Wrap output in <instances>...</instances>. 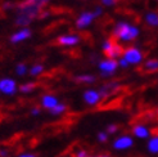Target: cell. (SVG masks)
<instances>
[{
    "mask_svg": "<svg viewBox=\"0 0 158 157\" xmlns=\"http://www.w3.org/2000/svg\"><path fill=\"white\" fill-rule=\"evenodd\" d=\"M94 19H95V17H94L93 12H82L76 19V27L80 30L86 28L91 25Z\"/></svg>",
    "mask_w": 158,
    "mask_h": 157,
    "instance_id": "obj_8",
    "label": "cell"
},
{
    "mask_svg": "<svg viewBox=\"0 0 158 157\" xmlns=\"http://www.w3.org/2000/svg\"><path fill=\"white\" fill-rule=\"evenodd\" d=\"M66 111H67V106H66L64 103H58L53 109H50L49 112H50L52 115H54V116H59V115H62V113H64Z\"/></svg>",
    "mask_w": 158,
    "mask_h": 157,
    "instance_id": "obj_20",
    "label": "cell"
},
{
    "mask_svg": "<svg viewBox=\"0 0 158 157\" xmlns=\"http://www.w3.org/2000/svg\"><path fill=\"white\" fill-rule=\"evenodd\" d=\"M88 157H110V156L104 153V155H95V156H88Z\"/></svg>",
    "mask_w": 158,
    "mask_h": 157,
    "instance_id": "obj_33",
    "label": "cell"
},
{
    "mask_svg": "<svg viewBox=\"0 0 158 157\" xmlns=\"http://www.w3.org/2000/svg\"><path fill=\"white\" fill-rule=\"evenodd\" d=\"M134 146V139L130 135H120L118 138H116L112 143L113 150L116 151H126L130 150V148Z\"/></svg>",
    "mask_w": 158,
    "mask_h": 157,
    "instance_id": "obj_6",
    "label": "cell"
},
{
    "mask_svg": "<svg viewBox=\"0 0 158 157\" xmlns=\"http://www.w3.org/2000/svg\"><path fill=\"white\" fill-rule=\"evenodd\" d=\"M17 90H18L17 83H15L13 78L4 77L0 80V93L5 94V95H13Z\"/></svg>",
    "mask_w": 158,
    "mask_h": 157,
    "instance_id": "obj_7",
    "label": "cell"
},
{
    "mask_svg": "<svg viewBox=\"0 0 158 157\" xmlns=\"http://www.w3.org/2000/svg\"><path fill=\"white\" fill-rule=\"evenodd\" d=\"M15 72H17L18 76H23V75H26L27 72V67L26 65H23V63H18L17 67H15Z\"/></svg>",
    "mask_w": 158,
    "mask_h": 157,
    "instance_id": "obj_22",
    "label": "cell"
},
{
    "mask_svg": "<svg viewBox=\"0 0 158 157\" xmlns=\"http://www.w3.org/2000/svg\"><path fill=\"white\" fill-rule=\"evenodd\" d=\"M50 0H23L15 5V25L19 27H27L43 11V8L48 4Z\"/></svg>",
    "mask_w": 158,
    "mask_h": 157,
    "instance_id": "obj_1",
    "label": "cell"
},
{
    "mask_svg": "<svg viewBox=\"0 0 158 157\" xmlns=\"http://www.w3.org/2000/svg\"><path fill=\"white\" fill-rule=\"evenodd\" d=\"M75 81L78 84H93L95 83V76L93 75H78L75 77Z\"/></svg>",
    "mask_w": 158,
    "mask_h": 157,
    "instance_id": "obj_17",
    "label": "cell"
},
{
    "mask_svg": "<svg viewBox=\"0 0 158 157\" xmlns=\"http://www.w3.org/2000/svg\"><path fill=\"white\" fill-rule=\"evenodd\" d=\"M117 131H118V125H116V124H109L108 126H107V129H106V133H107L108 135L116 134Z\"/></svg>",
    "mask_w": 158,
    "mask_h": 157,
    "instance_id": "obj_23",
    "label": "cell"
},
{
    "mask_svg": "<svg viewBox=\"0 0 158 157\" xmlns=\"http://www.w3.org/2000/svg\"><path fill=\"white\" fill-rule=\"evenodd\" d=\"M44 71V66L43 65H34L30 68V75L31 76H39Z\"/></svg>",
    "mask_w": 158,
    "mask_h": 157,
    "instance_id": "obj_21",
    "label": "cell"
},
{
    "mask_svg": "<svg viewBox=\"0 0 158 157\" xmlns=\"http://www.w3.org/2000/svg\"><path fill=\"white\" fill-rule=\"evenodd\" d=\"M89 156V153L86 152L85 150H80V151H77L76 152V155H75V157H88Z\"/></svg>",
    "mask_w": 158,
    "mask_h": 157,
    "instance_id": "obj_29",
    "label": "cell"
},
{
    "mask_svg": "<svg viewBox=\"0 0 158 157\" xmlns=\"http://www.w3.org/2000/svg\"><path fill=\"white\" fill-rule=\"evenodd\" d=\"M58 103H59L58 98L55 95H53V94H45V95H43V98H41V106L45 109H48V111L53 109Z\"/></svg>",
    "mask_w": 158,
    "mask_h": 157,
    "instance_id": "obj_14",
    "label": "cell"
},
{
    "mask_svg": "<svg viewBox=\"0 0 158 157\" xmlns=\"http://www.w3.org/2000/svg\"><path fill=\"white\" fill-rule=\"evenodd\" d=\"M144 70L149 72H153L158 70V59H148L144 63Z\"/></svg>",
    "mask_w": 158,
    "mask_h": 157,
    "instance_id": "obj_18",
    "label": "cell"
},
{
    "mask_svg": "<svg viewBox=\"0 0 158 157\" xmlns=\"http://www.w3.org/2000/svg\"><path fill=\"white\" fill-rule=\"evenodd\" d=\"M36 86H37L36 83H26V84H22L19 88H18V90L21 93H23V94H28V93H31L32 90H35Z\"/></svg>",
    "mask_w": 158,
    "mask_h": 157,
    "instance_id": "obj_19",
    "label": "cell"
},
{
    "mask_svg": "<svg viewBox=\"0 0 158 157\" xmlns=\"http://www.w3.org/2000/svg\"><path fill=\"white\" fill-rule=\"evenodd\" d=\"M103 52L106 54L107 59H114L116 61V58L122 57L123 48L117 41H114V39L110 37V39H108V40L104 41V44H103Z\"/></svg>",
    "mask_w": 158,
    "mask_h": 157,
    "instance_id": "obj_3",
    "label": "cell"
},
{
    "mask_svg": "<svg viewBox=\"0 0 158 157\" xmlns=\"http://www.w3.org/2000/svg\"><path fill=\"white\" fill-rule=\"evenodd\" d=\"M147 150L149 153L157 155L158 153V135H153L148 139L147 143Z\"/></svg>",
    "mask_w": 158,
    "mask_h": 157,
    "instance_id": "obj_15",
    "label": "cell"
},
{
    "mask_svg": "<svg viewBox=\"0 0 158 157\" xmlns=\"http://www.w3.org/2000/svg\"><path fill=\"white\" fill-rule=\"evenodd\" d=\"M122 58L127 62L129 65H139L140 62L143 61L144 56H143V52L139 48H136V46H129V48L123 49Z\"/></svg>",
    "mask_w": 158,
    "mask_h": 157,
    "instance_id": "obj_4",
    "label": "cell"
},
{
    "mask_svg": "<svg viewBox=\"0 0 158 157\" xmlns=\"http://www.w3.org/2000/svg\"><path fill=\"white\" fill-rule=\"evenodd\" d=\"M117 89H120V84L116 83V81H110V83H107L106 85L102 86V88H100L98 91H99V94H100L102 99H104V98L109 97L110 94L116 93Z\"/></svg>",
    "mask_w": 158,
    "mask_h": 157,
    "instance_id": "obj_12",
    "label": "cell"
},
{
    "mask_svg": "<svg viewBox=\"0 0 158 157\" xmlns=\"http://www.w3.org/2000/svg\"><path fill=\"white\" fill-rule=\"evenodd\" d=\"M9 156V152L5 150H0V157H8Z\"/></svg>",
    "mask_w": 158,
    "mask_h": 157,
    "instance_id": "obj_32",
    "label": "cell"
},
{
    "mask_svg": "<svg viewBox=\"0 0 158 157\" xmlns=\"http://www.w3.org/2000/svg\"><path fill=\"white\" fill-rule=\"evenodd\" d=\"M145 22L147 25L152 26V27H157L158 26V13L156 12H149L145 14Z\"/></svg>",
    "mask_w": 158,
    "mask_h": 157,
    "instance_id": "obj_16",
    "label": "cell"
},
{
    "mask_svg": "<svg viewBox=\"0 0 158 157\" xmlns=\"http://www.w3.org/2000/svg\"><path fill=\"white\" fill-rule=\"evenodd\" d=\"M100 2H102V4L106 5V6H113L118 2V0H100Z\"/></svg>",
    "mask_w": 158,
    "mask_h": 157,
    "instance_id": "obj_25",
    "label": "cell"
},
{
    "mask_svg": "<svg viewBox=\"0 0 158 157\" xmlns=\"http://www.w3.org/2000/svg\"><path fill=\"white\" fill-rule=\"evenodd\" d=\"M98 67L102 71L100 72L102 77H109V76L114 75V71L118 67V63L114 59H103V61H99Z\"/></svg>",
    "mask_w": 158,
    "mask_h": 157,
    "instance_id": "obj_5",
    "label": "cell"
},
{
    "mask_svg": "<svg viewBox=\"0 0 158 157\" xmlns=\"http://www.w3.org/2000/svg\"><path fill=\"white\" fill-rule=\"evenodd\" d=\"M93 14H94V17H95V18H98V17H100V15L103 14V9H102L100 6H97L95 11L93 12Z\"/></svg>",
    "mask_w": 158,
    "mask_h": 157,
    "instance_id": "obj_27",
    "label": "cell"
},
{
    "mask_svg": "<svg viewBox=\"0 0 158 157\" xmlns=\"http://www.w3.org/2000/svg\"><path fill=\"white\" fill-rule=\"evenodd\" d=\"M108 137H109V135L107 134L106 131H99L98 135H97V138H98V140H99L100 143H106L107 140H108Z\"/></svg>",
    "mask_w": 158,
    "mask_h": 157,
    "instance_id": "obj_24",
    "label": "cell"
},
{
    "mask_svg": "<svg viewBox=\"0 0 158 157\" xmlns=\"http://www.w3.org/2000/svg\"><path fill=\"white\" fill-rule=\"evenodd\" d=\"M17 157H37V156L34 155V153H21V155H18Z\"/></svg>",
    "mask_w": 158,
    "mask_h": 157,
    "instance_id": "obj_31",
    "label": "cell"
},
{
    "mask_svg": "<svg viewBox=\"0 0 158 157\" xmlns=\"http://www.w3.org/2000/svg\"><path fill=\"white\" fill-rule=\"evenodd\" d=\"M117 63H118V67H122V68H127L129 67V63L126 62L123 58H120L117 61Z\"/></svg>",
    "mask_w": 158,
    "mask_h": 157,
    "instance_id": "obj_26",
    "label": "cell"
},
{
    "mask_svg": "<svg viewBox=\"0 0 158 157\" xmlns=\"http://www.w3.org/2000/svg\"><path fill=\"white\" fill-rule=\"evenodd\" d=\"M13 8H15V5H14L13 3L6 2V3L3 4V9H4V11H10V9H13Z\"/></svg>",
    "mask_w": 158,
    "mask_h": 157,
    "instance_id": "obj_28",
    "label": "cell"
},
{
    "mask_svg": "<svg viewBox=\"0 0 158 157\" xmlns=\"http://www.w3.org/2000/svg\"><path fill=\"white\" fill-rule=\"evenodd\" d=\"M40 113H41V109L39 107H34L32 109H31V115H32V116H39Z\"/></svg>",
    "mask_w": 158,
    "mask_h": 157,
    "instance_id": "obj_30",
    "label": "cell"
},
{
    "mask_svg": "<svg viewBox=\"0 0 158 157\" xmlns=\"http://www.w3.org/2000/svg\"><path fill=\"white\" fill-rule=\"evenodd\" d=\"M31 35H32V32H31V30L28 27H25V28H21L18 30L17 32H14L12 36H10V43L12 44H19L22 41L27 40V39L31 37Z\"/></svg>",
    "mask_w": 158,
    "mask_h": 157,
    "instance_id": "obj_10",
    "label": "cell"
},
{
    "mask_svg": "<svg viewBox=\"0 0 158 157\" xmlns=\"http://www.w3.org/2000/svg\"><path fill=\"white\" fill-rule=\"evenodd\" d=\"M80 43V36L78 35H63L57 39V44L62 46H73Z\"/></svg>",
    "mask_w": 158,
    "mask_h": 157,
    "instance_id": "obj_13",
    "label": "cell"
},
{
    "mask_svg": "<svg viewBox=\"0 0 158 157\" xmlns=\"http://www.w3.org/2000/svg\"><path fill=\"white\" fill-rule=\"evenodd\" d=\"M139 36V28L136 26H131L127 22H118L113 28L112 39L121 41H132Z\"/></svg>",
    "mask_w": 158,
    "mask_h": 157,
    "instance_id": "obj_2",
    "label": "cell"
},
{
    "mask_svg": "<svg viewBox=\"0 0 158 157\" xmlns=\"http://www.w3.org/2000/svg\"><path fill=\"white\" fill-rule=\"evenodd\" d=\"M131 131H132V135L139 138V139H149L151 138V130L148 129V126H145L143 124L134 125Z\"/></svg>",
    "mask_w": 158,
    "mask_h": 157,
    "instance_id": "obj_11",
    "label": "cell"
},
{
    "mask_svg": "<svg viewBox=\"0 0 158 157\" xmlns=\"http://www.w3.org/2000/svg\"><path fill=\"white\" fill-rule=\"evenodd\" d=\"M82 98L85 100V103L89 104V106H97V104H99V102L102 100V97H100L99 91L95 90V89L85 90Z\"/></svg>",
    "mask_w": 158,
    "mask_h": 157,
    "instance_id": "obj_9",
    "label": "cell"
}]
</instances>
